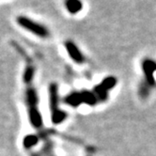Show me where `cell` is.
<instances>
[{
	"instance_id": "5b68a950",
	"label": "cell",
	"mask_w": 156,
	"mask_h": 156,
	"mask_svg": "<svg viewBox=\"0 0 156 156\" xmlns=\"http://www.w3.org/2000/svg\"><path fill=\"white\" fill-rule=\"evenodd\" d=\"M64 6L70 14L75 15L83 9L84 4L82 0H64Z\"/></svg>"
},
{
	"instance_id": "8fae6325",
	"label": "cell",
	"mask_w": 156,
	"mask_h": 156,
	"mask_svg": "<svg viewBox=\"0 0 156 156\" xmlns=\"http://www.w3.org/2000/svg\"><path fill=\"white\" fill-rule=\"evenodd\" d=\"M38 137L36 136H28L24 140V146L26 148H30L38 142Z\"/></svg>"
},
{
	"instance_id": "30bf717a",
	"label": "cell",
	"mask_w": 156,
	"mask_h": 156,
	"mask_svg": "<svg viewBox=\"0 0 156 156\" xmlns=\"http://www.w3.org/2000/svg\"><path fill=\"white\" fill-rule=\"evenodd\" d=\"M34 73H35L34 66H33V65H28L26 68V71H25V73H24V81L26 83H30L33 80Z\"/></svg>"
},
{
	"instance_id": "9c48e42d",
	"label": "cell",
	"mask_w": 156,
	"mask_h": 156,
	"mask_svg": "<svg viewBox=\"0 0 156 156\" xmlns=\"http://www.w3.org/2000/svg\"><path fill=\"white\" fill-rule=\"evenodd\" d=\"M117 84V80L116 78L113 77V76H109L107 78H105V80H103V82L100 84V86H101L103 88H105V90H111V88H113Z\"/></svg>"
},
{
	"instance_id": "7a4b0ae2",
	"label": "cell",
	"mask_w": 156,
	"mask_h": 156,
	"mask_svg": "<svg viewBox=\"0 0 156 156\" xmlns=\"http://www.w3.org/2000/svg\"><path fill=\"white\" fill-rule=\"evenodd\" d=\"M50 91V106L52 112V121L54 124H59L67 118L66 112L58 108V90L57 84H52Z\"/></svg>"
},
{
	"instance_id": "ba28073f",
	"label": "cell",
	"mask_w": 156,
	"mask_h": 156,
	"mask_svg": "<svg viewBox=\"0 0 156 156\" xmlns=\"http://www.w3.org/2000/svg\"><path fill=\"white\" fill-rule=\"evenodd\" d=\"M151 87L147 81H144L143 83L140 84L139 88H138V94L141 98H147L150 93H151Z\"/></svg>"
},
{
	"instance_id": "52a82bcc",
	"label": "cell",
	"mask_w": 156,
	"mask_h": 156,
	"mask_svg": "<svg viewBox=\"0 0 156 156\" xmlns=\"http://www.w3.org/2000/svg\"><path fill=\"white\" fill-rule=\"evenodd\" d=\"M26 100L28 108H35L38 106L39 104V98L37 91L33 87L27 88V93H26Z\"/></svg>"
},
{
	"instance_id": "3957f363",
	"label": "cell",
	"mask_w": 156,
	"mask_h": 156,
	"mask_svg": "<svg viewBox=\"0 0 156 156\" xmlns=\"http://www.w3.org/2000/svg\"><path fill=\"white\" fill-rule=\"evenodd\" d=\"M65 48H66L67 53L69 55V57L75 63L82 64L85 62V60H86L85 55H83V53L79 49V47H78L73 41H67L65 42Z\"/></svg>"
},
{
	"instance_id": "8992f818",
	"label": "cell",
	"mask_w": 156,
	"mask_h": 156,
	"mask_svg": "<svg viewBox=\"0 0 156 156\" xmlns=\"http://www.w3.org/2000/svg\"><path fill=\"white\" fill-rule=\"evenodd\" d=\"M28 116L30 123L35 128H41L42 126V117L41 112L38 110V107L28 108Z\"/></svg>"
},
{
	"instance_id": "277c9868",
	"label": "cell",
	"mask_w": 156,
	"mask_h": 156,
	"mask_svg": "<svg viewBox=\"0 0 156 156\" xmlns=\"http://www.w3.org/2000/svg\"><path fill=\"white\" fill-rule=\"evenodd\" d=\"M142 71L146 77L145 81H147L151 86H153L155 83L153 75L156 72V61L151 58H145L142 61Z\"/></svg>"
},
{
	"instance_id": "6da1fadb",
	"label": "cell",
	"mask_w": 156,
	"mask_h": 156,
	"mask_svg": "<svg viewBox=\"0 0 156 156\" xmlns=\"http://www.w3.org/2000/svg\"><path fill=\"white\" fill-rule=\"evenodd\" d=\"M16 23L23 29L41 39H46L50 36V30L43 24L33 20L25 15H19L16 18Z\"/></svg>"
}]
</instances>
